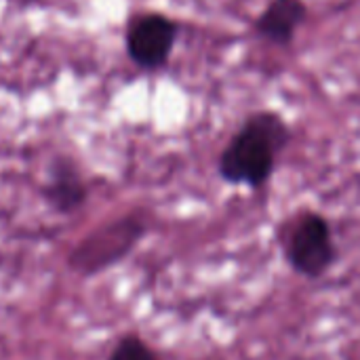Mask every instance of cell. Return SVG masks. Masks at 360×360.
<instances>
[{
	"label": "cell",
	"instance_id": "cell-2",
	"mask_svg": "<svg viewBox=\"0 0 360 360\" xmlns=\"http://www.w3.org/2000/svg\"><path fill=\"white\" fill-rule=\"evenodd\" d=\"M146 232V224L127 215L86 234L68 255V268L82 278H91L120 264Z\"/></svg>",
	"mask_w": 360,
	"mask_h": 360
},
{
	"label": "cell",
	"instance_id": "cell-1",
	"mask_svg": "<svg viewBox=\"0 0 360 360\" xmlns=\"http://www.w3.org/2000/svg\"><path fill=\"white\" fill-rule=\"evenodd\" d=\"M289 141L285 122L274 114L253 116L234 137L221 156V175L232 184H264L272 169L276 152Z\"/></svg>",
	"mask_w": 360,
	"mask_h": 360
},
{
	"label": "cell",
	"instance_id": "cell-4",
	"mask_svg": "<svg viewBox=\"0 0 360 360\" xmlns=\"http://www.w3.org/2000/svg\"><path fill=\"white\" fill-rule=\"evenodd\" d=\"M175 40V25L158 15L139 19L129 32V55L141 68H158L167 61Z\"/></svg>",
	"mask_w": 360,
	"mask_h": 360
},
{
	"label": "cell",
	"instance_id": "cell-6",
	"mask_svg": "<svg viewBox=\"0 0 360 360\" xmlns=\"http://www.w3.org/2000/svg\"><path fill=\"white\" fill-rule=\"evenodd\" d=\"M304 17L306 8L300 0H276L264 13L259 21V32L274 42H287L291 40L295 27L304 21Z\"/></svg>",
	"mask_w": 360,
	"mask_h": 360
},
{
	"label": "cell",
	"instance_id": "cell-3",
	"mask_svg": "<svg viewBox=\"0 0 360 360\" xmlns=\"http://www.w3.org/2000/svg\"><path fill=\"white\" fill-rule=\"evenodd\" d=\"M289 264L304 276H321L333 262V243L329 226L319 215H306L291 232L287 243Z\"/></svg>",
	"mask_w": 360,
	"mask_h": 360
},
{
	"label": "cell",
	"instance_id": "cell-5",
	"mask_svg": "<svg viewBox=\"0 0 360 360\" xmlns=\"http://www.w3.org/2000/svg\"><path fill=\"white\" fill-rule=\"evenodd\" d=\"M86 186L68 158H59L51 167L49 184L44 186V198L57 213H74L86 202Z\"/></svg>",
	"mask_w": 360,
	"mask_h": 360
},
{
	"label": "cell",
	"instance_id": "cell-7",
	"mask_svg": "<svg viewBox=\"0 0 360 360\" xmlns=\"http://www.w3.org/2000/svg\"><path fill=\"white\" fill-rule=\"evenodd\" d=\"M110 360H158L156 354L135 335L122 338L114 352L110 354Z\"/></svg>",
	"mask_w": 360,
	"mask_h": 360
}]
</instances>
